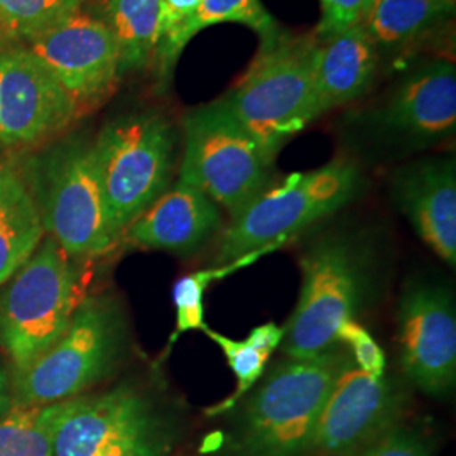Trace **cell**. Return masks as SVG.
<instances>
[{"mask_svg":"<svg viewBox=\"0 0 456 456\" xmlns=\"http://www.w3.org/2000/svg\"><path fill=\"white\" fill-rule=\"evenodd\" d=\"M348 360L350 354L337 346L313 359L286 357L273 365L261 386L242 399L230 435L232 455L306 456L326 399Z\"/></svg>","mask_w":456,"mask_h":456,"instance_id":"1","label":"cell"},{"mask_svg":"<svg viewBox=\"0 0 456 456\" xmlns=\"http://www.w3.org/2000/svg\"><path fill=\"white\" fill-rule=\"evenodd\" d=\"M322 43L316 36L279 34L262 39L261 49L222 98L264 151L277 152L297 132L320 118L316 109V66Z\"/></svg>","mask_w":456,"mask_h":456,"instance_id":"2","label":"cell"},{"mask_svg":"<svg viewBox=\"0 0 456 456\" xmlns=\"http://www.w3.org/2000/svg\"><path fill=\"white\" fill-rule=\"evenodd\" d=\"M299 267L301 291L281 352L288 359H313L337 348L338 328L359 318L370 288L369 248L355 233L330 232L308 245Z\"/></svg>","mask_w":456,"mask_h":456,"instance_id":"3","label":"cell"},{"mask_svg":"<svg viewBox=\"0 0 456 456\" xmlns=\"http://www.w3.org/2000/svg\"><path fill=\"white\" fill-rule=\"evenodd\" d=\"M359 166L337 158L313 171L271 183L216 235L215 265L227 264L296 235L346 207L360 191Z\"/></svg>","mask_w":456,"mask_h":456,"instance_id":"4","label":"cell"},{"mask_svg":"<svg viewBox=\"0 0 456 456\" xmlns=\"http://www.w3.org/2000/svg\"><path fill=\"white\" fill-rule=\"evenodd\" d=\"M127 325L112 296L83 299L61 337L17 372V406H48L78 397L114 372L124 357Z\"/></svg>","mask_w":456,"mask_h":456,"instance_id":"5","label":"cell"},{"mask_svg":"<svg viewBox=\"0 0 456 456\" xmlns=\"http://www.w3.org/2000/svg\"><path fill=\"white\" fill-rule=\"evenodd\" d=\"M83 267L53 237L36 248L0 301V340L17 372L45 354L82 305Z\"/></svg>","mask_w":456,"mask_h":456,"instance_id":"6","label":"cell"},{"mask_svg":"<svg viewBox=\"0 0 456 456\" xmlns=\"http://www.w3.org/2000/svg\"><path fill=\"white\" fill-rule=\"evenodd\" d=\"M180 180L237 216L273 183L274 159L230 114L222 100L191 110L183 120Z\"/></svg>","mask_w":456,"mask_h":456,"instance_id":"7","label":"cell"},{"mask_svg":"<svg viewBox=\"0 0 456 456\" xmlns=\"http://www.w3.org/2000/svg\"><path fill=\"white\" fill-rule=\"evenodd\" d=\"M109 213L120 235L169 188L176 137L158 114H137L107 124L94 142Z\"/></svg>","mask_w":456,"mask_h":456,"instance_id":"8","label":"cell"},{"mask_svg":"<svg viewBox=\"0 0 456 456\" xmlns=\"http://www.w3.org/2000/svg\"><path fill=\"white\" fill-rule=\"evenodd\" d=\"M45 228L73 257L103 256L120 242L98 175L94 144L71 142L49 166Z\"/></svg>","mask_w":456,"mask_h":456,"instance_id":"9","label":"cell"},{"mask_svg":"<svg viewBox=\"0 0 456 456\" xmlns=\"http://www.w3.org/2000/svg\"><path fill=\"white\" fill-rule=\"evenodd\" d=\"M406 391L387 375L375 379L346 362L316 424L306 456H359L408 412Z\"/></svg>","mask_w":456,"mask_h":456,"instance_id":"10","label":"cell"},{"mask_svg":"<svg viewBox=\"0 0 456 456\" xmlns=\"http://www.w3.org/2000/svg\"><path fill=\"white\" fill-rule=\"evenodd\" d=\"M29 49L75 100L80 115L110 97L122 75L112 29L82 9L37 34Z\"/></svg>","mask_w":456,"mask_h":456,"instance_id":"11","label":"cell"},{"mask_svg":"<svg viewBox=\"0 0 456 456\" xmlns=\"http://www.w3.org/2000/svg\"><path fill=\"white\" fill-rule=\"evenodd\" d=\"M397 342L403 372L431 397L456 384V314L453 296L436 282L409 284L397 306Z\"/></svg>","mask_w":456,"mask_h":456,"instance_id":"12","label":"cell"},{"mask_svg":"<svg viewBox=\"0 0 456 456\" xmlns=\"http://www.w3.org/2000/svg\"><path fill=\"white\" fill-rule=\"evenodd\" d=\"M82 117L75 100L28 46L0 51V142L29 146Z\"/></svg>","mask_w":456,"mask_h":456,"instance_id":"13","label":"cell"},{"mask_svg":"<svg viewBox=\"0 0 456 456\" xmlns=\"http://www.w3.org/2000/svg\"><path fill=\"white\" fill-rule=\"evenodd\" d=\"M169 421L146 394L118 386L66 401L53 438L54 456H100Z\"/></svg>","mask_w":456,"mask_h":456,"instance_id":"14","label":"cell"},{"mask_svg":"<svg viewBox=\"0 0 456 456\" xmlns=\"http://www.w3.org/2000/svg\"><path fill=\"white\" fill-rule=\"evenodd\" d=\"M377 124L395 137L421 146L453 135L455 65L448 60H435L418 66L379 109Z\"/></svg>","mask_w":456,"mask_h":456,"instance_id":"15","label":"cell"},{"mask_svg":"<svg viewBox=\"0 0 456 456\" xmlns=\"http://www.w3.org/2000/svg\"><path fill=\"white\" fill-rule=\"evenodd\" d=\"M392 196L424 244L455 267V159L431 158L404 166L392 178Z\"/></svg>","mask_w":456,"mask_h":456,"instance_id":"16","label":"cell"},{"mask_svg":"<svg viewBox=\"0 0 456 456\" xmlns=\"http://www.w3.org/2000/svg\"><path fill=\"white\" fill-rule=\"evenodd\" d=\"M220 207L196 186L178 180L141 213L122 239L139 248L195 254L218 235Z\"/></svg>","mask_w":456,"mask_h":456,"instance_id":"17","label":"cell"},{"mask_svg":"<svg viewBox=\"0 0 456 456\" xmlns=\"http://www.w3.org/2000/svg\"><path fill=\"white\" fill-rule=\"evenodd\" d=\"M379 68V49L362 22L322 43L316 66V109L326 114L363 97Z\"/></svg>","mask_w":456,"mask_h":456,"instance_id":"18","label":"cell"},{"mask_svg":"<svg viewBox=\"0 0 456 456\" xmlns=\"http://www.w3.org/2000/svg\"><path fill=\"white\" fill-rule=\"evenodd\" d=\"M225 22L244 24L259 34L262 39L277 33L276 20L265 11L261 0H201L175 31L159 41L156 49L159 83L166 86L169 82L183 49L196 34Z\"/></svg>","mask_w":456,"mask_h":456,"instance_id":"19","label":"cell"},{"mask_svg":"<svg viewBox=\"0 0 456 456\" xmlns=\"http://www.w3.org/2000/svg\"><path fill=\"white\" fill-rule=\"evenodd\" d=\"M45 225L33 196L11 171L0 173V284L31 259Z\"/></svg>","mask_w":456,"mask_h":456,"instance_id":"20","label":"cell"},{"mask_svg":"<svg viewBox=\"0 0 456 456\" xmlns=\"http://www.w3.org/2000/svg\"><path fill=\"white\" fill-rule=\"evenodd\" d=\"M455 0H372L362 26L375 46H409L453 14Z\"/></svg>","mask_w":456,"mask_h":456,"instance_id":"21","label":"cell"},{"mask_svg":"<svg viewBox=\"0 0 456 456\" xmlns=\"http://www.w3.org/2000/svg\"><path fill=\"white\" fill-rule=\"evenodd\" d=\"M203 333L224 352L228 367L237 380L232 395L208 411V414L216 416L237 408L245 395L257 386L264 377L269 359L282 343L284 326H279L274 322L256 326L245 340H233L208 326H205Z\"/></svg>","mask_w":456,"mask_h":456,"instance_id":"22","label":"cell"},{"mask_svg":"<svg viewBox=\"0 0 456 456\" xmlns=\"http://www.w3.org/2000/svg\"><path fill=\"white\" fill-rule=\"evenodd\" d=\"M107 26L112 29L122 71L146 66L159 43L161 0H105Z\"/></svg>","mask_w":456,"mask_h":456,"instance_id":"23","label":"cell"},{"mask_svg":"<svg viewBox=\"0 0 456 456\" xmlns=\"http://www.w3.org/2000/svg\"><path fill=\"white\" fill-rule=\"evenodd\" d=\"M276 245L264 247L261 250L245 254L242 257L227 264H218L213 267H207L201 271L191 273L188 276H183L176 281L173 289V303L176 311V322H175V331L169 338V346L166 352L171 350V346L180 340L184 333L188 331H203L205 330V294L213 282L222 281L225 277L232 276L245 267L252 265L262 256L274 252Z\"/></svg>","mask_w":456,"mask_h":456,"instance_id":"24","label":"cell"},{"mask_svg":"<svg viewBox=\"0 0 456 456\" xmlns=\"http://www.w3.org/2000/svg\"><path fill=\"white\" fill-rule=\"evenodd\" d=\"M66 401L16 406L0 419V456H54L53 438Z\"/></svg>","mask_w":456,"mask_h":456,"instance_id":"25","label":"cell"},{"mask_svg":"<svg viewBox=\"0 0 456 456\" xmlns=\"http://www.w3.org/2000/svg\"><path fill=\"white\" fill-rule=\"evenodd\" d=\"M85 0H0V48L31 41L63 17L82 9Z\"/></svg>","mask_w":456,"mask_h":456,"instance_id":"26","label":"cell"},{"mask_svg":"<svg viewBox=\"0 0 456 456\" xmlns=\"http://www.w3.org/2000/svg\"><path fill=\"white\" fill-rule=\"evenodd\" d=\"M337 343L345 345L354 363L362 372L380 379L387 375V360L374 337L360 325L359 320L345 322L337 331Z\"/></svg>","mask_w":456,"mask_h":456,"instance_id":"27","label":"cell"},{"mask_svg":"<svg viewBox=\"0 0 456 456\" xmlns=\"http://www.w3.org/2000/svg\"><path fill=\"white\" fill-rule=\"evenodd\" d=\"M372 0H320L322 19L316 28V39L326 43L328 39L354 28L363 20Z\"/></svg>","mask_w":456,"mask_h":456,"instance_id":"28","label":"cell"},{"mask_svg":"<svg viewBox=\"0 0 456 456\" xmlns=\"http://www.w3.org/2000/svg\"><path fill=\"white\" fill-rule=\"evenodd\" d=\"M359 456H431L423 433L399 424Z\"/></svg>","mask_w":456,"mask_h":456,"instance_id":"29","label":"cell"},{"mask_svg":"<svg viewBox=\"0 0 456 456\" xmlns=\"http://www.w3.org/2000/svg\"><path fill=\"white\" fill-rule=\"evenodd\" d=\"M178 438L175 421H166L137 440L126 443L100 456H167Z\"/></svg>","mask_w":456,"mask_h":456,"instance_id":"30","label":"cell"},{"mask_svg":"<svg viewBox=\"0 0 456 456\" xmlns=\"http://www.w3.org/2000/svg\"><path fill=\"white\" fill-rule=\"evenodd\" d=\"M201 0H161L159 4V41L175 31L190 16ZM159 45V43H158Z\"/></svg>","mask_w":456,"mask_h":456,"instance_id":"31","label":"cell"},{"mask_svg":"<svg viewBox=\"0 0 456 456\" xmlns=\"http://www.w3.org/2000/svg\"><path fill=\"white\" fill-rule=\"evenodd\" d=\"M14 408V392L7 370L0 365V419Z\"/></svg>","mask_w":456,"mask_h":456,"instance_id":"32","label":"cell"},{"mask_svg":"<svg viewBox=\"0 0 456 456\" xmlns=\"http://www.w3.org/2000/svg\"><path fill=\"white\" fill-rule=\"evenodd\" d=\"M0 51H2V49H0Z\"/></svg>","mask_w":456,"mask_h":456,"instance_id":"33","label":"cell"},{"mask_svg":"<svg viewBox=\"0 0 456 456\" xmlns=\"http://www.w3.org/2000/svg\"><path fill=\"white\" fill-rule=\"evenodd\" d=\"M0 49H2V48H0Z\"/></svg>","mask_w":456,"mask_h":456,"instance_id":"34","label":"cell"}]
</instances>
